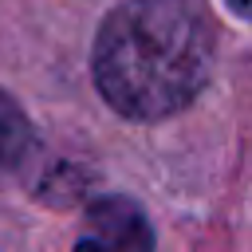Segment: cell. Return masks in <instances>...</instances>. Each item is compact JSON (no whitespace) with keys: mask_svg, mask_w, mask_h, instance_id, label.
<instances>
[{"mask_svg":"<svg viewBox=\"0 0 252 252\" xmlns=\"http://www.w3.org/2000/svg\"><path fill=\"white\" fill-rule=\"evenodd\" d=\"M91 71L98 94L122 118L158 122L205 91L213 71L209 32L185 0H126L102 20Z\"/></svg>","mask_w":252,"mask_h":252,"instance_id":"obj_1","label":"cell"},{"mask_svg":"<svg viewBox=\"0 0 252 252\" xmlns=\"http://www.w3.org/2000/svg\"><path fill=\"white\" fill-rule=\"evenodd\" d=\"M91 240L102 252H154V232L146 213L130 197H98L87 209Z\"/></svg>","mask_w":252,"mask_h":252,"instance_id":"obj_2","label":"cell"},{"mask_svg":"<svg viewBox=\"0 0 252 252\" xmlns=\"http://www.w3.org/2000/svg\"><path fill=\"white\" fill-rule=\"evenodd\" d=\"M32 146H35L32 122L24 118L16 98H8L0 91V181L24 169V161L32 158Z\"/></svg>","mask_w":252,"mask_h":252,"instance_id":"obj_3","label":"cell"},{"mask_svg":"<svg viewBox=\"0 0 252 252\" xmlns=\"http://www.w3.org/2000/svg\"><path fill=\"white\" fill-rule=\"evenodd\" d=\"M228 8H232V12H240L244 20H252V0H228Z\"/></svg>","mask_w":252,"mask_h":252,"instance_id":"obj_4","label":"cell"},{"mask_svg":"<svg viewBox=\"0 0 252 252\" xmlns=\"http://www.w3.org/2000/svg\"><path fill=\"white\" fill-rule=\"evenodd\" d=\"M75 252H102V248H98V244L87 236V240H79V244H75Z\"/></svg>","mask_w":252,"mask_h":252,"instance_id":"obj_5","label":"cell"}]
</instances>
